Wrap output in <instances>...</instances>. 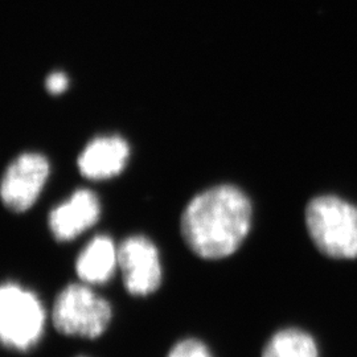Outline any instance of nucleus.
<instances>
[{"mask_svg": "<svg viewBox=\"0 0 357 357\" xmlns=\"http://www.w3.org/2000/svg\"><path fill=\"white\" fill-rule=\"evenodd\" d=\"M253 220V206L236 185L220 184L196 195L183 211L180 230L184 243L204 259L234 255Z\"/></svg>", "mask_w": 357, "mask_h": 357, "instance_id": "1", "label": "nucleus"}, {"mask_svg": "<svg viewBox=\"0 0 357 357\" xmlns=\"http://www.w3.org/2000/svg\"><path fill=\"white\" fill-rule=\"evenodd\" d=\"M307 229L321 253L357 257V206L335 196L314 199L306 211Z\"/></svg>", "mask_w": 357, "mask_h": 357, "instance_id": "2", "label": "nucleus"}, {"mask_svg": "<svg viewBox=\"0 0 357 357\" xmlns=\"http://www.w3.org/2000/svg\"><path fill=\"white\" fill-rule=\"evenodd\" d=\"M52 320L56 330L63 335L97 339L107 331L113 320V308L107 299L85 283H73L57 295Z\"/></svg>", "mask_w": 357, "mask_h": 357, "instance_id": "3", "label": "nucleus"}, {"mask_svg": "<svg viewBox=\"0 0 357 357\" xmlns=\"http://www.w3.org/2000/svg\"><path fill=\"white\" fill-rule=\"evenodd\" d=\"M45 328V310L36 294L7 282L0 289V337L13 351L26 352L38 344Z\"/></svg>", "mask_w": 357, "mask_h": 357, "instance_id": "4", "label": "nucleus"}, {"mask_svg": "<svg viewBox=\"0 0 357 357\" xmlns=\"http://www.w3.org/2000/svg\"><path fill=\"white\" fill-rule=\"evenodd\" d=\"M118 266L123 284L134 296L155 293L163 280V268L156 245L144 236H131L118 246Z\"/></svg>", "mask_w": 357, "mask_h": 357, "instance_id": "5", "label": "nucleus"}, {"mask_svg": "<svg viewBox=\"0 0 357 357\" xmlns=\"http://www.w3.org/2000/svg\"><path fill=\"white\" fill-rule=\"evenodd\" d=\"M50 162L38 153L19 155L4 171L1 178V200L13 212H26L43 191L50 176Z\"/></svg>", "mask_w": 357, "mask_h": 357, "instance_id": "6", "label": "nucleus"}, {"mask_svg": "<svg viewBox=\"0 0 357 357\" xmlns=\"http://www.w3.org/2000/svg\"><path fill=\"white\" fill-rule=\"evenodd\" d=\"M100 216L101 204L97 195L89 190H77L66 202L52 209L48 225L57 241L66 243L91 228Z\"/></svg>", "mask_w": 357, "mask_h": 357, "instance_id": "7", "label": "nucleus"}, {"mask_svg": "<svg viewBox=\"0 0 357 357\" xmlns=\"http://www.w3.org/2000/svg\"><path fill=\"white\" fill-rule=\"evenodd\" d=\"M130 147L121 137H98L78 156L77 166L84 178L106 180L119 175L128 165Z\"/></svg>", "mask_w": 357, "mask_h": 357, "instance_id": "8", "label": "nucleus"}, {"mask_svg": "<svg viewBox=\"0 0 357 357\" xmlns=\"http://www.w3.org/2000/svg\"><path fill=\"white\" fill-rule=\"evenodd\" d=\"M118 266V248L107 236H97L79 253L76 261L78 278L88 284H105Z\"/></svg>", "mask_w": 357, "mask_h": 357, "instance_id": "9", "label": "nucleus"}, {"mask_svg": "<svg viewBox=\"0 0 357 357\" xmlns=\"http://www.w3.org/2000/svg\"><path fill=\"white\" fill-rule=\"evenodd\" d=\"M262 357H319V352L311 335L298 328H286L271 336Z\"/></svg>", "mask_w": 357, "mask_h": 357, "instance_id": "10", "label": "nucleus"}, {"mask_svg": "<svg viewBox=\"0 0 357 357\" xmlns=\"http://www.w3.org/2000/svg\"><path fill=\"white\" fill-rule=\"evenodd\" d=\"M167 357H215L209 347L199 339L188 337L172 347Z\"/></svg>", "mask_w": 357, "mask_h": 357, "instance_id": "11", "label": "nucleus"}, {"mask_svg": "<svg viewBox=\"0 0 357 357\" xmlns=\"http://www.w3.org/2000/svg\"><path fill=\"white\" fill-rule=\"evenodd\" d=\"M68 85H69V79L63 72H53L45 79V88L53 96L63 94L65 90L68 89Z\"/></svg>", "mask_w": 357, "mask_h": 357, "instance_id": "12", "label": "nucleus"}]
</instances>
